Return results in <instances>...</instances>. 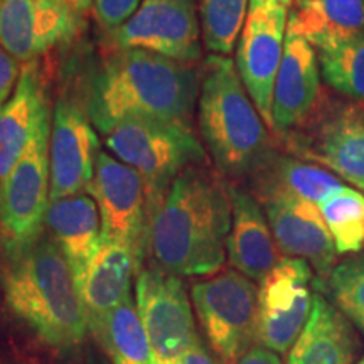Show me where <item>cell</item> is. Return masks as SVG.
I'll list each match as a JSON object with an SVG mask.
<instances>
[{"instance_id": "cell-36", "label": "cell", "mask_w": 364, "mask_h": 364, "mask_svg": "<svg viewBox=\"0 0 364 364\" xmlns=\"http://www.w3.org/2000/svg\"><path fill=\"white\" fill-rule=\"evenodd\" d=\"M297 2H304V0H297Z\"/></svg>"}, {"instance_id": "cell-1", "label": "cell", "mask_w": 364, "mask_h": 364, "mask_svg": "<svg viewBox=\"0 0 364 364\" xmlns=\"http://www.w3.org/2000/svg\"><path fill=\"white\" fill-rule=\"evenodd\" d=\"M230 230V189L194 166L149 211L147 247L172 275H213L226 260Z\"/></svg>"}, {"instance_id": "cell-11", "label": "cell", "mask_w": 364, "mask_h": 364, "mask_svg": "<svg viewBox=\"0 0 364 364\" xmlns=\"http://www.w3.org/2000/svg\"><path fill=\"white\" fill-rule=\"evenodd\" d=\"M201 21L196 0H144L110 39L118 49H139L196 65L201 58Z\"/></svg>"}, {"instance_id": "cell-10", "label": "cell", "mask_w": 364, "mask_h": 364, "mask_svg": "<svg viewBox=\"0 0 364 364\" xmlns=\"http://www.w3.org/2000/svg\"><path fill=\"white\" fill-rule=\"evenodd\" d=\"M102 218L105 241L125 245L134 252L139 268L147 248V189L136 171L112 154L100 152L88 191Z\"/></svg>"}, {"instance_id": "cell-35", "label": "cell", "mask_w": 364, "mask_h": 364, "mask_svg": "<svg viewBox=\"0 0 364 364\" xmlns=\"http://www.w3.org/2000/svg\"><path fill=\"white\" fill-rule=\"evenodd\" d=\"M358 364H364V358H363V359H361V361H359Z\"/></svg>"}, {"instance_id": "cell-6", "label": "cell", "mask_w": 364, "mask_h": 364, "mask_svg": "<svg viewBox=\"0 0 364 364\" xmlns=\"http://www.w3.org/2000/svg\"><path fill=\"white\" fill-rule=\"evenodd\" d=\"M51 113L44 118L29 147L0 184V243L7 258L19 257L44 235L51 203Z\"/></svg>"}, {"instance_id": "cell-12", "label": "cell", "mask_w": 364, "mask_h": 364, "mask_svg": "<svg viewBox=\"0 0 364 364\" xmlns=\"http://www.w3.org/2000/svg\"><path fill=\"white\" fill-rule=\"evenodd\" d=\"M312 270L300 258H282L260 282L257 341L277 354L292 349L312 311Z\"/></svg>"}, {"instance_id": "cell-30", "label": "cell", "mask_w": 364, "mask_h": 364, "mask_svg": "<svg viewBox=\"0 0 364 364\" xmlns=\"http://www.w3.org/2000/svg\"><path fill=\"white\" fill-rule=\"evenodd\" d=\"M144 0H93L95 19L108 33L115 31L134 16Z\"/></svg>"}, {"instance_id": "cell-18", "label": "cell", "mask_w": 364, "mask_h": 364, "mask_svg": "<svg viewBox=\"0 0 364 364\" xmlns=\"http://www.w3.org/2000/svg\"><path fill=\"white\" fill-rule=\"evenodd\" d=\"M231 230L226 255L231 267L253 282H262L282 258L267 215L257 198L243 189H230Z\"/></svg>"}, {"instance_id": "cell-9", "label": "cell", "mask_w": 364, "mask_h": 364, "mask_svg": "<svg viewBox=\"0 0 364 364\" xmlns=\"http://www.w3.org/2000/svg\"><path fill=\"white\" fill-rule=\"evenodd\" d=\"M135 306L147 334L152 364H176L198 339L193 307L182 280L162 268L140 270Z\"/></svg>"}, {"instance_id": "cell-8", "label": "cell", "mask_w": 364, "mask_h": 364, "mask_svg": "<svg viewBox=\"0 0 364 364\" xmlns=\"http://www.w3.org/2000/svg\"><path fill=\"white\" fill-rule=\"evenodd\" d=\"M292 0H250L240 33L236 70L250 98L272 129V102L284 58Z\"/></svg>"}, {"instance_id": "cell-27", "label": "cell", "mask_w": 364, "mask_h": 364, "mask_svg": "<svg viewBox=\"0 0 364 364\" xmlns=\"http://www.w3.org/2000/svg\"><path fill=\"white\" fill-rule=\"evenodd\" d=\"M250 0H199V21L209 53L228 56L247 19Z\"/></svg>"}, {"instance_id": "cell-29", "label": "cell", "mask_w": 364, "mask_h": 364, "mask_svg": "<svg viewBox=\"0 0 364 364\" xmlns=\"http://www.w3.org/2000/svg\"><path fill=\"white\" fill-rule=\"evenodd\" d=\"M329 289L336 306L364 334V258H351L334 268Z\"/></svg>"}, {"instance_id": "cell-17", "label": "cell", "mask_w": 364, "mask_h": 364, "mask_svg": "<svg viewBox=\"0 0 364 364\" xmlns=\"http://www.w3.org/2000/svg\"><path fill=\"white\" fill-rule=\"evenodd\" d=\"M309 125L311 135L294 140V147L364 189V108L349 105L327 113L321 108Z\"/></svg>"}, {"instance_id": "cell-34", "label": "cell", "mask_w": 364, "mask_h": 364, "mask_svg": "<svg viewBox=\"0 0 364 364\" xmlns=\"http://www.w3.org/2000/svg\"><path fill=\"white\" fill-rule=\"evenodd\" d=\"M54 2L61 4V6L70 9L71 12H75L80 17H86L93 9V0H54Z\"/></svg>"}, {"instance_id": "cell-16", "label": "cell", "mask_w": 364, "mask_h": 364, "mask_svg": "<svg viewBox=\"0 0 364 364\" xmlns=\"http://www.w3.org/2000/svg\"><path fill=\"white\" fill-rule=\"evenodd\" d=\"M322 108L321 75L316 49L287 29L284 58L277 73L272 102V130L287 134L304 129Z\"/></svg>"}, {"instance_id": "cell-22", "label": "cell", "mask_w": 364, "mask_h": 364, "mask_svg": "<svg viewBox=\"0 0 364 364\" xmlns=\"http://www.w3.org/2000/svg\"><path fill=\"white\" fill-rule=\"evenodd\" d=\"M356 338L348 317L321 292L312 297V311L287 364H353Z\"/></svg>"}, {"instance_id": "cell-13", "label": "cell", "mask_w": 364, "mask_h": 364, "mask_svg": "<svg viewBox=\"0 0 364 364\" xmlns=\"http://www.w3.org/2000/svg\"><path fill=\"white\" fill-rule=\"evenodd\" d=\"M85 29V17L54 0H0V46L27 65L71 43Z\"/></svg>"}, {"instance_id": "cell-15", "label": "cell", "mask_w": 364, "mask_h": 364, "mask_svg": "<svg viewBox=\"0 0 364 364\" xmlns=\"http://www.w3.org/2000/svg\"><path fill=\"white\" fill-rule=\"evenodd\" d=\"M260 199L280 252L307 262L318 277L329 279L338 250L317 204L285 194Z\"/></svg>"}, {"instance_id": "cell-20", "label": "cell", "mask_w": 364, "mask_h": 364, "mask_svg": "<svg viewBox=\"0 0 364 364\" xmlns=\"http://www.w3.org/2000/svg\"><path fill=\"white\" fill-rule=\"evenodd\" d=\"M46 228L65 255L80 285L103 243L102 218L97 203L86 193L51 201L46 213Z\"/></svg>"}, {"instance_id": "cell-23", "label": "cell", "mask_w": 364, "mask_h": 364, "mask_svg": "<svg viewBox=\"0 0 364 364\" xmlns=\"http://www.w3.org/2000/svg\"><path fill=\"white\" fill-rule=\"evenodd\" d=\"M289 29L317 51L364 36V0H304L290 12Z\"/></svg>"}, {"instance_id": "cell-24", "label": "cell", "mask_w": 364, "mask_h": 364, "mask_svg": "<svg viewBox=\"0 0 364 364\" xmlns=\"http://www.w3.org/2000/svg\"><path fill=\"white\" fill-rule=\"evenodd\" d=\"M255 177L260 198L285 194L318 204L334 191L343 188L338 177L327 172L324 167L294 157L273 156Z\"/></svg>"}, {"instance_id": "cell-25", "label": "cell", "mask_w": 364, "mask_h": 364, "mask_svg": "<svg viewBox=\"0 0 364 364\" xmlns=\"http://www.w3.org/2000/svg\"><path fill=\"white\" fill-rule=\"evenodd\" d=\"M112 364H152V351L135 302L129 297L93 331Z\"/></svg>"}, {"instance_id": "cell-3", "label": "cell", "mask_w": 364, "mask_h": 364, "mask_svg": "<svg viewBox=\"0 0 364 364\" xmlns=\"http://www.w3.org/2000/svg\"><path fill=\"white\" fill-rule=\"evenodd\" d=\"M11 311L51 348L71 349L88 332L83 300L70 263L51 236L43 235L2 270Z\"/></svg>"}, {"instance_id": "cell-33", "label": "cell", "mask_w": 364, "mask_h": 364, "mask_svg": "<svg viewBox=\"0 0 364 364\" xmlns=\"http://www.w3.org/2000/svg\"><path fill=\"white\" fill-rule=\"evenodd\" d=\"M176 364H215L211 356H209L208 349L204 348L201 339H196L191 348L182 356L177 359Z\"/></svg>"}, {"instance_id": "cell-19", "label": "cell", "mask_w": 364, "mask_h": 364, "mask_svg": "<svg viewBox=\"0 0 364 364\" xmlns=\"http://www.w3.org/2000/svg\"><path fill=\"white\" fill-rule=\"evenodd\" d=\"M49 113L43 75L36 61L27 63L11 98L0 107V184L11 174Z\"/></svg>"}, {"instance_id": "cell-28", "label": "cell", "mask_w": 364, "mask_h": 364, "mask_svg": "<svg viewBox=\"0 0 364 364\" xmlns=\"http://www.w3.org/2000/svg\"><path fill=\"white\" fill-rule=\"evenodd\" d=\"M327 85L356 100H364V36L317 51Z\"/></svg>"}, {"instance_id": "cell-2", "label": "cell", "mask_w": 364, "mask_h": 364, "mask_svg": "<svg viewBox=\"0 0 364 364\" xmlns=\"http://www.w3.org/2000/svg\"><path fill=\"white\" fill-rule=\"evenodd\" d=\"M199 91L201 73L196 65L139 49H118L98 75L91 115L102 132L135 118L191 124Z\"/></svg>"}, {"instance_id": "cell-7", "label": "cell", "mask_w": 364, "mask_h": 364, "mask_svg": "<svg viewBox=\"0 0 364 364\" xmlns=\"http://www.w3.org/2000/svg\"><path fill=\"white\" fill-rule=\"evenodd\" d=\"M191 299L211 348L223 361H238L252 349L258 321V289L253 280L236 270L220 272L196 282Z\"/></svg>"}, {"instance_id": "cell-5", "label": "cell", "mask_w": 364, "mask_h": 364, "mask_svg": "<svg viewBox=\"0 0 364 364\" xmlns=\"http://www.w3.org/2000/svg\"><path fill=\"white\" fill-rule=\"evenodd\" d=\"M102 134L112 156L144 179L147 216L182 172L204 161V149L191 124L135 118L117 122Z\"/></svg>"}, {"instance_id": "cell-26", "label": "cell", "mask_w": 364, "mask_h": 364, "mask_svg": "<svg viewBox=\"0 0 364 364\" xmlns=\"http://www.w3.org/2000/svg\"><path fill=\"white\" fill-rule=\"evenodd\" d=\"M329 228L338 253H356L364 248V196L356 189L339 188L317 204Z\"/></svg>"}, {"instance_id": "cell-14", "label": "cell", "mask_w": 364, "mask_h": 364, "mask_svg": "<svg viewBox=\"0 0 364 364\" xmlns=\"http://www.w3.org/2000/svg\"><path fill=\"white\" fill-rule=\"evenodd\" d=\"M100 139L78 105L59 100L51 118V201L88 191L100 156Z\"/></svg>"}, {"instance_id": "cell-4", "label": "cell", "mask_w": 364, "mask_h": 364, "mask_svg": "<svg viewBox=\"0 0 364 364\" xmlns=\"http://www.w3.org/2000/svg\"><path fill=\"white\" fill-rule=\"evenodd\" d=\"M198 120L204 144L223 174L255 176L273 157L267 124L228 56L211 54L206 59Z\"/></svg>"}, {"instance_id": "cell-21", "label": "cell", "mask_w": 364, "mask_h": 364, "mask_svg": "<svg viewBox=\"0 0 364 364\" xmlns=\"http://www.w3.org/2000/svg\"><path fill=\"white\" fill-rule=\"evenodd\" d=\"M136 268L139 263L129 247L103 240L78 285L91 332L130 297V282Z\"/></svg>"}, {"instance_id": "cell-32", "label": "cell", "mask_w": 364, "mask_h": 364, "mask_svg": "<svg viewBox=\"0 0 364 364\" xmlns=\"http://www.w3.org/2000/svg\"><path fill=\"white\" fill-rule=\"evenodd\" d=\"M235 364H282V361L277 353L263 348V346H257L245 353L238 361H235Z\"/></svg>"}, {"instance_id": "cell-31", "label": "cell", "mask_w": 364, "mask_h": 364, "mask_svg": "<svg viewBox=\"0 0 364 364\" xmlns=\"http://www.w3.org/2000/svg\"><path fill=\"white\" fill-rule=\"evenodd\" d=\"M19 63L0 46V107L11 98L17 81H19Z\"/></svg>"}]
</instances>
